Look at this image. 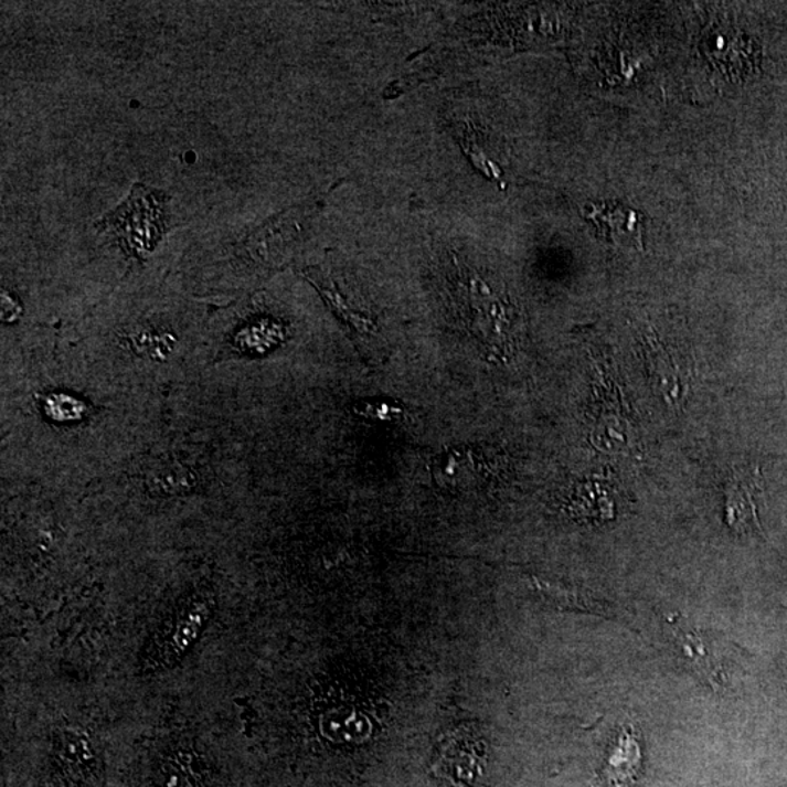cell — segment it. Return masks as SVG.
I'll return each instance as SVG.
<instances>
[{
    "label": "cell",
    "instance_id": "obj_1",
    "mask_svg": "<svg viewBox=\"0 0 787 787\" xmlns=\"http://www.w3.org/2000/svg\"><path fill=\"white\" fill-rule=\"evenodd\" d=\"M168 195L163 191L135 184L125 203L98 222L131 257L147 258L167 231Z\"/></svg>",
    "mask_w": 787,
    "mask_h": 787
},
{
    "label": "cell",
    "instance_id": "obj_2",
    "mask_svg": "<svg viewBox=\"0 0 787 787\" xmlns=\"http://www.w3.org/2000/svg\"><path fill=\"white\" fill-rule=\"evenodd\" d=\"M53 777L65 787H102L103 759L97 741L85 727L59 726L53 732Z\"/></svg>",
    "mask_w": 787,
    "mask_h": 787
},
{
    "label": "cell",
    "instance_id": "obj_3",
    "mask_svg": "<svg viewBox=\"0 0 787 787\" xmlns=\"http://www.w3.org/2000/svg\"><path fill=\"white\" fill-rule=\"evenodd\" d=\"M212 613L213 603L204 595H194L177 604L158 631L149 655L150 663L155 668L179 663L202 639Z\"/></svg>",
    "mask_w": 787,
    "mask_h": 787
},
{
    "label": "cell",
    "instance_id": "obj_4",
    "mask_svg": "<svg viewBox=\"0 0 787 787\" xmlns=\"http://www.w3.org/2000/svg\"><path fill=\"white\" fill-rule=\"evenodd\" d=\"M209 779L206 758L184 741L168 744L155 763L157 787H208Z\"/></svg>",
    "mask_w": 787,
    "mask_h": 787
},
{
    "label": "cell",
    "instance_id": "obj_5",
    "mask_svg": "<svg viewBox=\"0 0 787 787\" xmlns=\"http://www.w3.org/2000/svg\"><path fill=\"white\" fill-rule=\"evenodd\" d=\"M670 625L689 666L708 681L713 690L722 691L725 687V672L711 641L681 616H671Z\"/></svg>",
    "mask_w": 787,
    "mask_h": 787
},
{
    "label": "cell",
    "instance_id": "obj_6",
    "mask_svg": "<svg viewBox=\"0 0 787 787\" xmlns=\"http://www.w3.org/2000/svg\"><path fill=\"white\" fill-rule=\"evenodd\" d=\"M641 766V751L631 730H623L616 747L605 764V779L611 787H631L638 779Z\"/></svg>",
    "mask_w": 787,
    "mask_h": 787
},
{
    "label": "cell",
    "instance_id": "obj_7",
    "mask_svg": "<svg viewBox=\"0 0 787 787\" xmlns=\"http://www.w3.org/2000/svg\"><path fill=\"white\" fill-rule=\"evenodd\" d=\"M304 276L316 286V289L321 294V297L326 299L329 307L333 309L336 316H338L341 321H344V325H348L350 330L362 336V338L375 334V322L372 321L371 318L362 316V313L354 312L353 308H350L349 304L341 297L333 281L327 279L320 270L309 267L304 272Z\"/></svg>",
    "mask_w": 787,
    "mask_h": 787
},
{
    "label": "cell",
    "instance_id": "obj_8",
    "mask_svg": "<svg viewBox=\"0 0 787 787\" xmlns=\"http://www.w3.org/2000/svg\"><path fill=\"white\" fill-rule=\"evenodd\" d=\"M588 217L598 230L614 243H635L641 247V217L638 213L621 206H594Z\"/></svg>",
    "mask_w": 787,
    "mask_h": 787
},
{
    "label": "cell",
    "instance_id": "obj_9",
    "mask_svg": "<svg viewBox=\"0 0 787 787\" xmlns=\"http://www.w3.org/2000/svg\"><path fill=\"white\" fill-rule=\"evenodd\" d=\"M741 476L731 483L727 491L726 520L732 530L743 532L748 528L749 517L755 520L754 493L757 490L758 472L753 480Z\"/></svg>",
    "mask_w": 787,
    "mask_h": 787
},
{
    "label": "cell",
    "instance_id": "obj_10",
    "mask_svg": "<svg viewBox=\"0 0 787 787\" xmlns=\"http://www.w3.org/2000/svg\"><path fill=\"white\" fill-rule=\"evenodd\" d=\"M534 588L561 608L579 609V611L599 614V616H608L611 613L609 605L588 593H582V591L562 588V586L539 579H534Z\"/></svg>",
    "mask_w": 787,
    "mask_h": 787
},
{
    "label": "cell",
    "instance_id": "obj_11",
    "mask_svg": "<svg viewBox=\"0 0 787 787\" xmlns=\"http://www.w3.org/2000/svg\"><path fill=\"white\" fill-rule=\"evenodd\" d=\"M45 412L54 421H76L85 412V406L71 395H50L45 402Z\"/></svg>",
    "mask_w": 787,
    "mask_h": 787
},
{
    "label": "cell",
    "instance_id": "obj_12",
    "mask_svg": "<svg viewBox=\"0 0 787 787\" xmlns=\"http://www.w3.org/2000/svg\"><path fill=\"white\" fill-rule=\"evenodd\" d=\"M183 468H166L159 471L155 479V488L163 493H180L184 489H190L194 481L190 477V472L183 475Z\"/></svg>",
    "mask_w": 787,
    "mask_h": 787
},
{
    "label": "cell",
    "instance_id": "obj_13",
    "mask_svg": "<svg viewBox=\"0 0 787 787\" xmlns=\"http://www.w3.org/2000/svg\"><path fill=\"white\" fill-rule=\"evenodd\" d=\"M22 307L20 302L9 294H2V320L4 322H15L20 320Z\"/></svg>",
    "mask_w": 787,
    "mask_h": 787
}]
</instances>
